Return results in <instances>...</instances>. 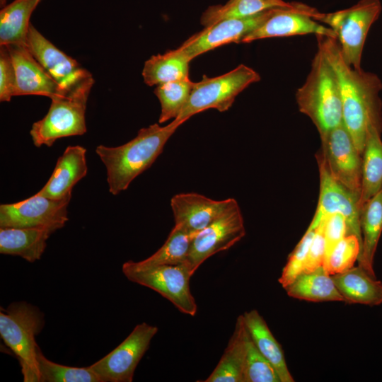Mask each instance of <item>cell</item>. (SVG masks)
I'll return each mask as SVG.
<instances>
[{"label":"cell","instance_id":"10","mask_svg":"<svg viewBox=\"0 0 382 382\" xmlns=\"http://www.w3.org/2000/svg\"><path fill=\"white\" fill-rule=\"evenodd\" d=\"M322 155L332 176L359 196L361 189V155L343 122L320 134Z\"/></svg>","mask_w":382,"mask_h":382},{"label":"cell","instance_id":"21","mask_svg":"<svg viewBox=\"0 0 382 382\" xmlns=\"http://www.w3.org/2000/svg\"><path fill=\"white\" fill-rule=\"evenodd\" d=\"M332 277L344 301L370 306L382 304V282L361 266H354Z\"/></svg>","mask_w":382,"mask_h":382},{"label":"cell","instance_id":"15","mask_svg":"<svg viewBox=\"0 0 382 382\" xmlns=\"http://www.w3.org/2000/svg\"><path fill=\"white\" fill-rule=\"evenodd\" d=\"M26 45L38 62L57 81L64 94L93 77L77 61L58 49L32 24L28 33Z\"/></svg>","mask_w":382,"mask_h":382},{"label":"cell","instance_id":"19","mask_svg":"<svg viewBox=\"0 0 382 382\" xmlns=\"http://www.w3.org/2000/svg\"><path fill=\"white\" fill-rule=\"evenodd\" d=\"M86 154L82 146H67L58 158L50 178L37 193L54 199L71 195L74 186L87 174Z\"/></svg>","mask_w":382,"mask_h":382},{"label":"cell","instance_id":"25","mask_svg":"<svg viewBox=\"0 0 382 382\" xmlns=\"http://www.w3.org/2000/svg\"><path fill=\"white\" fill-rule=\"evenodd\" d=\"M360 228L361 248L358 265L376 277L374 260L382 233V188L361 207Z\"/></svg>","mask_w":382,"mask_h":382},{"label":"cell","instance_id":"31","mask_svg":"<svg viewBox=\"0 0 382 382\" xmlns=\"http://www.w3.org/2000/svg\"><path fill=\"white\" fill-rule=\"evenodd\" d=\"M192 85L187 77L156 86L154 93L161 104L159 124L178 117L189 98Z\"/></svg>","mask_w":382,"mask_h":382},{"label":"cell","instance_id":"1","mask_svg":"<svg viewBox=\"0 0 382 382\" xmlns=\"http://www.w3.org/2000/svg\"><path fill=\"white\" fill-rule=\"evenodd\" d=\"M320 49L332 66L340 91L342 122L354 144L362 155L368 125L372 122L382 128V82L374 73L355 69L343 59L337 39L316 35Z\"/></svg>","mask_w":382,"mask_h":382},{"label":"cell","instance_id":"39","mask_svg":"<svg viewBox=\"0 0 382 382\" xmlns=\"http://www.w3.org/2000/svg\"><path fill=\"white\" fill-rule=\"evenodd\" d=\"M7 0H0L1 6H4Z\"/></svg>","mask_w":382,"mask_h":382},{"label":"cell","instance_id":"37","mask_svg":"<svg viewBox=\"0 0 382 382\" xmlns=\"http://www.w3.org/2000/svg\"><path fill=\"white\" fill-rule=\"evenodd\" d=\"M324 235L325 260L335 245L347 235V226L345 217L340 214H332L325 216Z\"/></svg>","mask_w":382,"mask_h":382},{"label":"cell","instance_id":"26","mask_svg":"<svg viewBox=\"0 0 382 382\" xmlns=\"http://www.w3.org/2000/svg\"><path fill=\"white\" fill-rule=\"evenodd\" d=\"M190 61L179 47L153 55L144 63V81L153 86L187 78Z\"/></svg>","mask_w":382,"mask_h":382},{"label":"cell","instance_id":"32","mask_svg":"<svg viewBox=\"0 0 382 382\" xmlns=\"http://www.w3.org/2000/svg\"><path fill=\"white\" fill-rule=\"evenodd\" d=\"M40 382H101L88 367H74L53 362L39 348L37 356Z\"/></svg>","mask_w":382,"mask_h":382},{"label":"cell","instance_id":"27","mask_svg":"<svg viewBox=\"0 0 382 382\" xmlns=\"http://www.w3.org/2000/svg\"><path fill=\"white\" fill-rule=\"evenodd\" d=\"M288 296L308 301H344L332 279L321 267L313 272H303L284 289Z\"/></svg>","mask_w":382,"mask_h":382},{"label":"cell","instance_id":"22","mask_svg":"<svg viewBox=\"0 0 382 382\" xmlns=\"http://www.w3.org/2000/svg\"><path fill=\"white\" fill-rule=\"evenodd\" d=\"M246 335L247 329L241 315L237 318L234 331L221 358L204 382H243Z\"/></svg>","mask_w":382,"mask_h":382},{"label":"cell","instance_id":"3","mask_svg":"<svg viewBox=\"0 0 382 382\" xmlns=\"http://www.w3.org/2000/svg\"><path fill=\"white\" fill-rule=\"evenodd\" d=\"M296 100L299 111L311 120L320 134L343 122L337 78L319 48L304 83L296 91Z\"/></svg>","mask_w":382,"mask_h":382},{"label":"cell","instance_id":"2","mask_svg":"<svg viewBox=\"0 0 382 382\" xmlns=\"http://www.w3.org/2000/svg\"><path fill=\"white\" fill-rule=\"evenodd\" d=\"M181 125L175 120L164 127L154 123L140 129L134 139L122 145L98 146L96 153L105 166L109 192L117 195L127 190L154 163Z\"/></svg>","mask_w":382,"mask_h":382},{"label":"cell","instance_id":"28","mask_svg":"<svg viewBox=\"0 0 382 382\" xmlns=\"http://www.w3.org/2000/svg\"><path fill=\"white\" fill-rule=\"evenodd\" d=\"M40 0H14L0 11V46L26 45L30 18Z\"/></svg>","mask_w":382,"mask_h":382},{"label":"cell","instance_id":"4","mask_svg":"<svg viewBox=\"0 0 382 382\" xmlns=\"http://www.w3.org/2000/svg\"><path fill=\"white\" fill-rule=\"evenodd\" d=\"M43 325L42 313L25 301L13 303L0 312V335L17 357L25 382H40L35 337Z\"/></svg>","mask_w":382,"mask_h":382},{"label":"cell","instance_id":"35","mask_svg":"<svg viewBox=\"0 0 382 382\" xmlns=\"http://www.w3.org/2000/svg\"><path fill=\"white\" fill-rule=\"evenodd\" d=\"M316 229L308 228L294 250L289 255L279 282L285 289L290 285L304 270L308 249Z\"/></svg>","mask_w":382,"mask_h":382},{"label":"cell","instance_id":"29","mask_svg":"<svg viewBox=\"0 0 382 382\" xmlns=\"http://www.w3.org/2000/svg\"><path fill=\"white\" fill-rule=\"evenodd\" d=\"M192 238L186 231L175 225L166 242L156 253L139 262L129 260L122 268L139 270L184 263L187 261Z\"/></svg>","mask_w":382,"mask_h":382},{"label":"cell","instance_id":"20","mask_svg":"<svg viewBox=\"0 0 382 382\" xmlns=\"http://www.w3.org/2000/svg\"><path fill=\"white\" fill-rule=\"evenodd\" d=\"M54 227L1 228L0 253L33 262L43 254Z\"/></svg>","mask_w":382,"mask_h":382},{"label":"cell","instance_id":"23","mask_svg":"<svg viewBox=\"0 0 382 382\" xmlns=\"http://www.w3.org/2000/svg\"><path fill=\"white\" fill-rule=\"evenodd\" d=\"M243 316L248 332L255 346L273 366L281 382H294V379L289 371L283 349L262 316L253 309L245 312Z\"/></svg>","mask_w":382,"mask_h":382},{"label":"cell","instance_id":"38","mask_svg":"<svg viewBox=\"0 0 382 382\" xmlns=\"http://www.w3.org/2000/svg\"><path fill=\"white\" fill-rule=\"evenodd\" d=\"M325 217L315 231L311 243L303 272L308 273L323 267L325 261ZM302 272V273H303Z\"/></svg>","mask_w":382,"mask_h":382},{"label":"cell","instance_id":"36","mask_svg":"<svg viewBox=\"0 0 382 382\" xmlns=\"http://www.w3.org/2000/svg\"><path fill=\"white\" fill-rule=\"evenodd\" d=\"M16 75L12 57L6 46L0 47V100L8 102L16 96Z\"/></svg>","mask_w":382,"mask_h":382},{"label":"cell","instance_id":"8","mask_svg":"<svg viewBox=\"0 0 382 382\" xmlns=\"http://www.w3.org/2000/svg\"><path fill=\"white\" fill-rule=\"evenodd\" d=\"M122 270L129 281L158 292L180 312L192 316L197 313V306L190 287L192 274L187 262L139 270Z\"/></svg>","mask_w":382,"mask_h":382},{"label":"cell","instance_id":"13","mask_svg":"<svg viewBox=\"0 0 382 382\" xmlns=\"http://www.w3.org/2000/svg\"><path fill=\"white\" fill-rule=\"evenodd\" d=\"M320 175V194L315 215L308 228L316 229L323 218L342 214L347 222V235L357 236L361 242L359 196L337 182L329 172L320 154L317 155Z\"/></svg>","mask_w":382,"mask_h":382},{"label":"cell","instance_id":"18","mask_svg":"<svg viewBox=\"0 0 382 382\" xmlns=\"http://www.w3.org/2000/svg\"><path fill=\"white\" fill-rule=\"evenodd\" d=\"M16 75L17 96H43L51 99L62 95L60 86L32 54L25 44L6 46Z\"/></svg>","mask_w":382,"mask_h":382},{"label":"cell","instance_id":"16","mask_svg":"<svg viewBox=\"0 0 382 382\" xmlns=\"http://www.w3.org/2000/svg\"><path fill=\"white\" fill-rule=\"evenodd\" d=\"M276 8H270L245 18L220 21L189 37L179 48L192 61L196 57L221 45L241 42L246 35L265 21Z\"/></svg>","mask_w":382,"mask_h":382},{"label":"cell","instance_id":"40","mask_svg":"<svg viewBox=\"0 0 382 382\" xmlns=\"http://www.w3.org/2000/svg\"><path fill=\"white\" fill-rule=\"evenodd\" d=\"M41 1V0H40Z\"/></svg>","mask_w":382,"mask_h":382},{"label":"cell","instance_id":"6","mask_svg":"<svg viewBox=\"0 0 382 382\" xmlns=\"http://www.w3.org/2000/svg\"><path fill=\"white\" fill-rule=\"evenodd\" d=\"M381 10L380 0H360L348 8L333 13H323L318 11L313 19L335 32L345 62L355 69H361L366 38Z\"/></svg>","mask_w":382,"mask_h":382},{"label":"cell","instance_id":"5","mask_svg":"<svg viewBox=\"0 0 382 382\" xmlns=\"http://www.w3.org/2000/svg\"><path fill=\"white\" fill-rule=\"evenodd\" d=\"M93 83L91 77L67 94L51 99L47 113L33 123L30 131L36 147H50L58 139L86 133L85 113Z\"/></svg>","mask_w":382,"mask_h":382},{"label":"cell","instance_id":"14","mask_svg":"<svg viewBox=\"0 0 382 382\" xmlns=\"http://www.w3.org/2000/svg\"><path fill=\"white\" fill-rule=\"evenodd\" d=\"M318 11L314 8L301 3L293 7L277 8L274 12L259 27L250 33L242 40L243 43L270 38L314 34L337 39L335 32L328 26L313 19Z\"/></svg>","mask_w":382,"mask_h":382},{"label":"cell","instance_id":"30","mask_svg":"<svg viewBox=\"0 0 382 382\" xmlns=\"http://www.w3.org/2000/svg\"><path fill=\"white\" fill-rule=\"evenodd\" d=\"M295 3L284 0H229L224 5L207 8L202 14L201 23L205 28L224 19L245 18L270 8L293 7Z\"/></svg>","mask_w":382,"mask_h":382},{"label":"cell","instance_id":"17","mask_svg":"<svg viewBox=\"0 0 382 382\" xmlns=\"http://www.w3.org/2000/svg\"><path fill=\"white\" fill-rule=\"evenodd\" d=\"M237 204L233 198L214 200L195 192L177 194L170 200L175 225L192 237Z\"/></svg>","mask_w":382,"mask_h":382},{"label":"cell","instance_id":"24","mask_svg":"<svg viewBox=\"0 0 382 382\" xmlns=\"http://www.w3.org/2000/svg\"><path fill=\"white\" fill-rule=\"evenodd\" d=\"M382 129L370 122L361 155V189L360 209L382 188Z\"/></svg>","mask_w":382,"mask_h":382},{"label":"cell","instance_id":"7","mask_svg":"<svg viewBox=\"0 0 382 382\" xmlns=\"http://www.w3.org/2000/svg\"><path fill=\"white\" fill-rule=\"evenodd\" d=\"M260 80V74L244 64L216 77L204 75L201 81L193 82L189 98L175 120L183 124L194 115L211 108L225 112L241 92Z\"/></svg>","mask_w":382,"mask_h":382},{"label":"cell","instance_id":"11","mask_svg":"<svg viewBox=\"0 0 382 382\" xmlns=\"http://www.w3.org/2000/svg\"><path fill=\"white\" fill-rule=\"evenodd\" d=\"M71 195L54 199L36 193L18 202L0 205V228H62L68 221Z\"/></svg>","mask_w":382,"mask_h":382},{"label":"cell","instance_id":"12","mask_svg":"<svg viewBox=\"0 0 382 382\" xmlns=\"http://www.w3.org/2000/svg\"><path fill=\"white\" fill-rule=\"evenodd\" d=\"M245 235L244 221L237 204L193 236L187 261L191 274L207 258L230 248Z\"/></svg>","mask_w":382,"mask_h":382},{"label":"cell","instance_id":"34","mask_svg":"<svg viewBox=\"0 0 382 382\" xmlns=\"http://www.w3.org/2000/svg\"><path fill=\"white\" fill-rule=\"evenodd\" d=\"M243 382H281L276 370L258 350L248 330Z\"/></svg>","mask_w":382,"mask_h":382},{"label":"cell","instance_id":"33","mask_svg":"<svg viewBox=\"0 0 382 382\" xmlns=\"http://www.w3.org/2000/svg\"><path fill=\"white\" fill-rule=\"evenodd\" d=\"M361 242L354 234L346 235L332 249L323 264L330 275L344 272L352 267L360 255Z\"/></svg>","mask_w":382,"mask_h":382},{"label":"cell","instance_id":"9","mask_svg":"<svg viewBox=\"0 0 382 382\" xmlns=\"http://www.w3.org/2000/svg\"><path fill=\"white\" fill-rule=\"evenodd\" d=\"M158 328L146 323L137 325L116 348L90 366L101 382H131L134 371L148 349Z\"/></svg>","mask_w":382,"mask_h":382}]
</instances>
